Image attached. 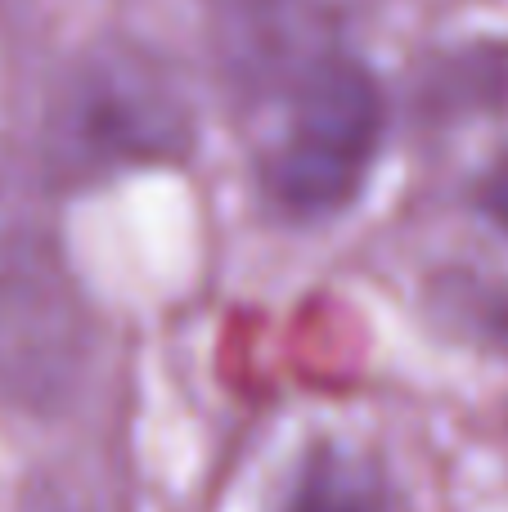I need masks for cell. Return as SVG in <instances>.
<instances>
[{
  "mask_svg": "<svg viewBox=\"0 0 508 512\" xmlns=\"http://www.w3.org/2000/svg\"><path fill=\"white\" fill-rule=\"evenodd\" d=\"M194 144V108L176 68L140 45L108 41L77 59L45 113V167L59 185H99L176 167Z\"/></svg>",
  "mask_w": 508,
  "mask_h": 512,
  "instance_id": "obj_1",
  "label": "cell"
},
{
  "mask_svg": "<svg viewBox=\"0 0 508 512\" xmlns=\"http://www.w3.org/2000/svg\"><path fill=\"white\" fill-rule=\"evenodd\" d=\"M95 355L90 306L59 239L32 216L0 221V400L54 418L77 400Z\"/></svg>",
  "mask_w": 508,
  "mask_h": 512,
  "instance_id": "obj_2",
  "label": "cell"
},
{
  "mask_svg": "<svg viewBox=\"0 0 508 512\" xmlns=\"http://www.w3.org/2000/svg\"><path fill=\"white\" fill-rule=\"evenodd\" d=\"M383 126L387 104L365 63L347 54L311 63L266 162V194L293 221H320L351 207L374 171Z\"/></svg>",
  "mask_w": 508,
  "mask_h": 512,
  "instance_id": "obj_3",
  "label": "cell"
},
{
  "mask_svg": "<svg viewBox=\"0 0 508 512\" xmlns=\"http://www.w3.org/2000/svg\"><path fill=\"white\" fill-rule=\"evenodd\" d=\"M284 512H392V495L365 450L324 441L306 454Z\"/></svg>",
  "mask_w": 508,
  "mask_h": 512,
  "instance_id": "obj_4",
  "label": "cell"
},
{
  "mask_svg": "<svg viewBox=\"0 0 508 512\" xmlns=\"http://www.w3.org/2000/svg\"><path fill=\"white\" fill-rule=\"evenodd\" d=\"M14 512H90V504L68 477H59V472H36V477H27V486L18 490Z\"/></svg>",
  "mask_w": 508,
  "mask_h": 512,
  "instance_id": "obj_5",
  "label": "cell"
},
{
  "mask_svg": "<svg viewBox=\"0 0 508 512\" xmlns=\"http://www.w3.org/2000/svg\"><path fill=\"white\" fill-rule=\"evenodd\" d=\"M477 207L508 234V158L482 176V185H477Z\"/></svg>",
  "mask_w": 508,
  "mask_h": 512,
  "instance_id": "obj_6",
  "label": "cell"
}]
</instances>
